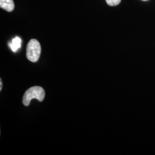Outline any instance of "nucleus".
I'll list each match as a JSON object with an SVG mask.
<instances>
[{
	"mask_svg": "<svg viewBox=\"0 0 155 155\" xmlns=\"http://www.w3.org/2000/svg\"><path fill=\"white\" fill-rule=\"evenodd\" d=\"M142 1H148V0H142Z\"/></svg>",
	"mask_w": 155,
	"mask_h": 155,
	"instance_id": "nucleus-7",
	"label": "nucleus"
},
{
	"mask_svg": "<svg viewBox=\"0 0 155 155\" xmlns=\"http://www.w3.org/2000/svg\"><path fill=\"white\" fill-rule=\"evenodd\" d=\"M121 0H106L107 5L111 6H116L121 2Z\"/></svg>",
	"mask_w": 155,
	"mask_h": 155,
	"instance_id": "nucleus-5",
	"label": "nucleus"
},
{
	"mask_svg": "<svg viewBox=\"0 0 155 155\" xmlns=\"http://www.w3.org/2000/svg\"><path fill=\"white\" fill-rule=\"evenodd\" d=\"M45 97L44 89L39 86H34L28 89L24 93L22 99L23 104L26 106L29 105L31 100L37 99L40 102L43 101Z\"/></svg>",
	"mask_w": 155,
	"mask_h": 155,
	"instance_id": "nucleus-1",
	"label": "nucleus"
},
{
	"mask_svg": "<svg viewBox=\"0 0 155 155\" xmlns=\"http://www.w3.org/2000/svg\"><path fill=\"white\" fill-rule=\"evenodd\" d=\"M0 85H1V87H0V91H1V90H2V81H1V80L0 81Z\"/></svg>",
	"mask_w": 155,
	"mask_h": 155,
	"instance_id": "nucleus-6",
	"label": "nucleus"
},
{
	"mask_svg": "<svg viewBox=\"0 0 155 155\" xmlns=\"http://www.w3.org/2000/svg\"><path fill=\"white\" fill-rule=\"evenodd\" d=\"M41 54V45L36 39H31L27 46V57L29 61L36 62Z\"/></svg>",
	"mask_w": 155,
	"mask_h": 155,
	"instance_id": "nucleus-2",
	"label": "nucleus"
},
{
	"mask_svg": "<svg viewBox=\"0 0 155 155\" xmlns=\"http://www.w3.org/2000/svg\"><path fill=\"white\" fill-rule=\"evenodd\" d=\"M21 39L18 37H16L15 38H14L12 40V42L9 44V45L11 50L15 52L21 47Z\"/></svg>",
	"mask_w": 155,
	"mask_h": 155,
	"instance_id": "nucleus-4",
	"label": "nucleus"
},
{
	"mask_svg": "<svg viewBox=\"0 0 155 155\" xmlns=\"http://www.w3.org/2000/svg\"><path fill=\"white\" fill-rule=\"evenodd\" d=\"M0 7L8 12L13 11L15 8L13 0H0Z\"/></svg>",
	"mask_w": 155,
	"mask_h": 155,
	"instance_id": "nucleus-3",
	"label": "nucleus"
}]
</instances>
